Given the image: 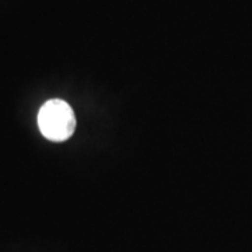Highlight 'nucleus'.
Returning a JSON list of instances; mask_svg holds the SVG:
<instances>
[{
	"label": "nucleus",
	"mask_w": 252,
	"mask_h": 252,
	"mask_svg": "<svg viewBox=\"0 0 252 252\" xmlns=\"http://www.w3.org/2000/svg\"><path fill=\"white\" fill-rule=\"evenodd\" d=\"M38 127L51 142H64L76 129V117L72 107L63 99H49L38 112Z\"/></svg>",
	"instance_id": "nucleus-1"
}]
</instances>
